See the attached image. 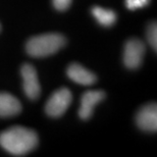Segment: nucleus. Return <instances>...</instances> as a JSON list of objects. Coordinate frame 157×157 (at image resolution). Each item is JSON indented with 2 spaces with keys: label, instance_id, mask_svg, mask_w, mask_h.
Here are the masks:
<instances>
[{
  "label": "nucleus",
  "instance_id": "nucleus-1",
  "mask_svg": "<svg viewBox=\"0 0 157 157\" xmlns=\"http://www.w3.org/2000/svg\"><path fill=\"white\" fill-rule=\"evenodd\" d=\"M38 145L34 131L23 127H12L0 134V146L12 155H25Z\"/></svg>",
  "mask_w": 157,
  "mask_h": 157
},
{
  "label": "nucleus",
  "instance_id": "nucleus-2",
  "mask_svg": "<svg viewBox=\"0 0 157 157\" xmlns=\"http://www.w3.org/2000/svg\"><path fill=\"white\" fill-rule=\"evenodd\" d=\"M65 45V38L60 34L50 33L33 37L28 41L26 49L33 57H45L54 54Z\"/></svg>",
  "mask_w": 157,
  "mask_h": 157
},
{
  "label": "nucleus",
  "instance_id": "nucleus-3",
  "mask_svg": "<svg viewBox=\"0 0 157 157\" xmlns=\"http://www.w3.org/2000/svg\"><path fill=\"white\" fill-rule=\"evenodd\" d=\"M73 95L67 88H61L52 94L46 103L45 111L51 117H59L70 107Z\"/></svg>",
  "mask_w": 157,
  "mask_h": 157
},
{
  "label": "nucleus",
  "instance_id": "nucleus-4",
  "mask_svg": "<svg viewBox=\"0 0 157 157\" xmlns=\"http://www.w3.org/2000/svg\"><path fill=\"white\" fill-rule=\"evenodd\" d=\"M145 54V45L139 39H131L125 43L124 50V62L128 68L139 67Z\"/></svg>",
  "mask_w": 157,
  "mask_h": 157
},
{
  "label": "nucleus",
  "instance_id": "nucleus-5",
  "mask_svg": "<svg viewBox=\"0 0 157 157\" xmlns=\"http://www.w3.org/2000/svg\"><path fill=\"white\" fill-rule=\"evenodd\" d=\"M21 78H23V88L25 94L28 98L35 100L40 96L41 88L38 75L33 65L26 63L21 67Z\"/></svg>",
  "mask_w": 157,
  "mask_h": 157
},
{
  "label": "nucleus",
  "instance_id": "nucleus-6",
  "mask_svg": "<svg viewBox=\"0 0 157 157\" xmlns=\"http://www.w3.org/2000/svg\"><path fill=\"white\" fill-rule=\"evenodd\" d=\"M137 124L141 130L146 132H156L157 130V106L155 103L146 105L138 112Z\"/></svg>",
  "mask_w": 157,
  "mask_h": 157
},
{
  "label": "nucleus",
  "instance_id": "nucleus-7",
  "mask_svg": "<svg viewBox=\"0 0 157 157\" xmlns=\"http://www.w3.org/2000/svg\"><path fill=\"white\" fill-rule=\"evenodd\" d=\"M105 97V93L102 91H88L84 93L81 99V107L78 110V117L86 121L91 117L93 114L94 107L102 101Z\"/></svg>",
  "mask_w": 157,
  "mask_h": 157
},
{
  "label": "nucleus",
  "instance_id": "nucleus-8",
  "mask_svg": "<svg viewBox=\"0 0 157 157\" xmlns=\"http://www.w3.org/2000/svg\"><path fill=\"white\" fill-rule=\"evenodd\" d=\"M67 74L71 81L83 86H90L97 81L96 76L92 71H88L87 68L78 63H71L67 68Z\"/></svg>",
  "mask_w": 157,
  "mask_h": 157
},
{
  "label": "nucleus",
  "instance_id": "nucleus-9",
  "mask_svg": "<svg viewBox=\"0 0 157 157\" xmlns=\"http://www.w3.org/2000/svg\"><path fill=\"white\" fill-rule=\"evenodd\" d=\"M21 110V102L15 97L7 93H0V117H13Z\"/></svg>",
  "mask_w": 157,
  "mask_h": 157
},
{
  "label": "nucleus",
  "instance_id": "nucleus-10",
  "mask_svg": "<svg viewBox=\"0 0 157 157\" xmlns=\"http://www.w3.org/2000/svg\"><path fill=\"white\" fill-rule=\"evenodd\" d=\"M92 14L103 27H110L117 21V14L114 11L102 8L100 6H94L92 8Z\"/></svg>",
  "mask_w": 157,
  "mask_h": 157
},
{
  "label": "nucleus",
  "instance_id": "nucleus-11",
  "mask_svg": "<svg viewBox=\"0 0 157 157\" xmlns=\"http://www.w3.org/2000/svg\"><path fill=\"white\" fill-rule=\"evenodd\" d=\"M147 39L150 46L156 51L157 49V27L155 23H152L149 25L147 29Z\"/></svg>",
  "mask_w": 157,
  "mask_h": 157
},
{
  "label": "nucleus",
  "instance_id": "nucleus-12",
  "mask_svg": "<svg viewBox=\"0 0 157 157\" xmlns=\"http://www.w3.org/2000/svg\"><path fill=\"white\" fill-rule=\"evenodd\" d=\"M150 3V0H125V5L131 10L145 7Z\"/></svg>",
  "mask_w": 157,
  "mask_h": 157
},
{
  "label": "nucleus",
  "instance_id": "nucleus-13",
  "mask_svg": "<svg viewBox=\"0 0 157 157\" xmlns=\"http://www.w3.org/2000/svg\"><path fill=\"white\" fill-rule=\"evenodd\" d=\"M53 6L59 11H63L70 7L71 4V0H52Z\"/></svg>",
  "mask_w": 157,
  "mask_h": 157
},
{
  "label": "nucleus",
  "instance_id": "nucleus-14",
  "mask_svg": "<svg viewBox=\"0 0 157 157\" xmlns=\"http://www.w3.org/2000/svg\"><path fill=\"white\" fill-rule=\"evenodd\" d=\"M0 31H1V26H0Z\"/></svg>",
  "mask_w": 157,
  "mask_h": 157
}]
</instances>
